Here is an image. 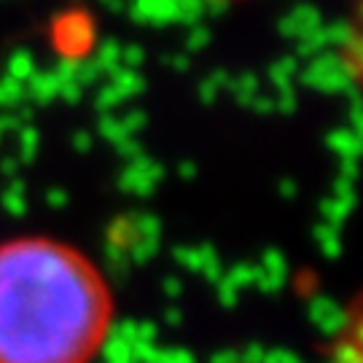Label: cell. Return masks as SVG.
Wrapping results in <instances>:
<instances>
[{"label": "cell", "mask_w": 363, "mask_h": 363, "mask_svg": "<svg viewBox=\"0 0 363 363\" xmlns=\"http://www.w3.org/2000/svg\"><path fill=\"white\" fill-rule=\"evenodd\" d=\"M328 363H363V294L352 301L334 331Z\"/></svg>", "instance_id": "7a4b0ae2"}, {"label": "cell", "mask_w": 363, "mask_h": 363, "mask_svg": "<svg viewBox=\"0 0 363 363\" xmlns=\"http://www.w3.org/2000/svg\"><path fill=\"white\" fill-rule=\"evenodd\" d=\"M339 49H342V62H345L347 78L355 84V89L361 91L363 97V6H358L350 16Z\"/></svg>", "instance_id": "3957f363"}, {"label": "cell", "mask_w": 363, "mask_h": 363, "mask_svg": "<svg viewBox=\"0 0 363 363\" xmlns=\"http://www.w3.org/2000/svg\"><path fill=\"white\" fill-rule=\"evenodd\" d=\"M223 3H242V0H223Z\"/></svg>", "instance_id": "277c9868"}, {"label": "cell", "mask_w": 363, "mask_h": 363, "mask_svg": "<svg viewBox=\"0 0 363 363\" xmlns=\"http://www.w3.org/2000/svg\"><path fill=\"white\" fill-rule=\"evenodd\" d=\"M116 301L100 267L54 237L0 242V363H91Z\"/></svg>", "instance_id": "6da1fadb"}]
</instances>
